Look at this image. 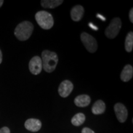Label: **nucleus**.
Listing matches in <instances>:
<instances>
[{"label":"nucleus","instance_id":"obj_1","mask_svg":"<svg viewBox=\"0 0 133 133\" xmlns=\"http://www.w3.org/2000/svg\"><path fill=\"white\" fill-rule=\"evenodd\" d=\"M43 69L48 73H51L56 69L58 64V57L56 52L44 50L41 53Z\"/></svg>","mask_w":133,"mask_h":133},{"label":"nucleus","instance_id":"obj_2","mask_svg":"<svg viewBox=\"0 0 133 133\" xmlns=\"http://www.w3.org/2000/svg\"><path fill=\"white\" fill-rule=\"evenodd\" d=\"M33 31V25L29 21L20 23L14 30L16 37L20 41L27 40L30 37Z\"/></svg>","mask_w":133,"mask_h":133},{"label":"nucleus","instance_id":"obj_3","mask_svg":"<svg viewBox=\"0 0 133 133\" xmlns=\"http://www.w3.org/2000/svg\"><path fill=\"white\" fill-rule=\"evenodd\" d=\"M35 20L38 24L43 29H51L54 25V19L52 16L47 11H41L36 12Z\"/></svg>","mask_w":133,"mask_h":133},{"label":"nucleus","instance_id":"obj_4","mask_svg":"<svg viewBox=\"0 0 133 133\" xmlns=\"http://www.w3.org/2000/svg\"><path fill=\"white\" fill-rule=\"evenodd\" d=\"M121 28V21L118 17H115L112 20L109 25L105 31V35L109 39H114L118 35Z\"/></svg>","mask_w":133,"mask_h":133},{"label":"nucleus","instance_id":"obj_5","mask_svg":"<svg viewBox=\"0 0 133 133\" xmlns=\"http://www.w3.org/2000/svg\"><path fill=\"white\" fill-rule=\"evenodd\" d=\"M81 40L86 49L91 53H94L97 49V43L93 36L86 32L81 34Z\"/></svg>","mask_w":133,"mask_h":133},{"label":"nucleus","instance_id":"obj_6","mask_svg":"<svg viewBox=\"0 0 133 133\" xmlns=\"http://www.w3.org/2000/svg\"><path fill=\"white\" fill-rule=\"evenodd\" d=\"M43 64L41 58L36 56L33 57L29 62V69L31 74L33 75L39 74L42 70Z\"/></svg>","mask_w":133,"mask_h":133},{"label":"nucleus","instance_id":"obj_7","mask_svg":"<svg viewBox=\"0 0 133 133\" xmlns=\"http://www.w3.org/2000/svg\"><path fill=\"white\" fill-rule=\"evenodd\" d=\"M74 89V84L69 80H64L60 84L58 92L62 97H68Z\"/></svg>","mask_w":133,"mask_h":133},{"label":"nucleus","instance_id":"obj_8","mask_svg":"<svg viewBox=\"0 0 133 133\" xmlns=\"http://www.w3.org/2000/svg\"><path fill=\"white\" fill-rule=\"evenodd\" d=\"M114 111L118 120L120 123L126 121L128 117V111L125 106L121 103H117L114 106Z\"/></svg>","mask_w":133,"mask_h":133},{"label":"nucleus","instance_id":"obj_9","mask_svg":"<svg viewBox=\"0 0 133 133\" xmlns=\"http://www.w3.org/2000/svg\"><path fill=\"white\" fill-rule=\"evenodd\" d=\"M25 127L30 131L36 132L41 129V122L38 119L30 118L25 123Z\"/></svg>","mask_w":133,"mask_h":133},{"label":"nucleus","instance_id":"obj_10","mask_svg":"<svg viewBox=\"0 0 133 133\" xmlns=\"http://www.w3.org/2000/svg\"><path fill=\"white\" fill-rule=\"evenodd\" d=\"M84 10L82 6L76 5L74 6L71 10L70 15L71 19L74 21L78 22L82 19L83 14H84Z\"/></svg>","mask_w":133,"mask_h":133},{"label":"nucleus","instance_id":"obj_11","mask_svg":"<svg viewBox=\"0 0 133 133\" xmlns=\"http://www.w3.org/2000/svg\"><path fill=\"white\" fill-rule=\"evenodd\" d=\"M133 68L131 65H126L124 66L123 69L120 75V78L124 82H128L132 78Z\"/></svg>","mask_w":133,"mask_h":133},{"label":"nucleus","instance_id":"obj_12","mask_svg":"<svg viewBox=\"0 0 133 133\" xmlns=\"http://www.w3.org/2000/svg\"><path fill=\"white\" fill-rule=\"evenodd\" d=\"M75 104L79 107H85L89 105L91 102V98L88 95L83 94L78 96L74 100Z\"/></svg>","mask_w":133,"mask_h":133},{"label":"nucleus","instance_id":"obj_13","mask_svg":"<svg viewBox=\"0 0 133 133\" xmlns=\"http://www.w3.org/2000/svg\"><path fill=\"white\" fill-rule=\"evenodd\" d=\"M106 106L104 101L98 100L94 103L92 107V112L94 115H100L104 113L105 111Z\"/></svg>","mask_w":133,"mask_h":133},{"label":"nucleus","instance_id":"obj_14","mask_svg":"<svg viewBox=\"0 0 133 133\" xmlns=\"http://www.w3.org/2000/svg\"><path fill=\"white\" fill-rule=\"evenodd\" d=\"M62 0H43L41 1V4L43 8L54 9L62 4Z\"/></svg>","mask_w":133,"mask_h":133},{"label":"nucleus","instance_id":"obj_15","mask_svg":"<svg viewBox=\"0 0 133 133\" xmlns=\"http://www.w3.org/2000/svg\"><path fill=\"white\" fill-rule=\"evenodd\" d=\"M86 117L85 115L82 113H78V114H76L74 117L71 119V123L73 125L75 126H79L81 124L84 123L85 121Z\"/></svg>","mask_w":133,"mask_h":133},{"label":"nucleus","instance_id":"obj_16","mask_svg":"<svg viewBox=\"0 0 133 133\" xmlns=\"http://www.w3.org/2000/svg\"><path fill=\"white\" fill-rule=\"evenodd\" d=\"M125 49L128 52H131L133 48V33L132 31H129L126 35L125 39Z\"/></svg>","mask_w":133,"mask_h":133},{"label":"nucleus","instance_id":"obj_17","mask_svg":"<svg viewBox=\"0 0 133 133\" xmlns=\"http://www.w3.org/2000/svg\"><path fill=\"white\" fill-rule=\"evenodd\" d=\"M81 133H95V132H94L92 129L89 128H84L82 129Z\"/></svg>","mask_w":133,"mask_h":133},{"label":"nucleus","instance_id":"obj_18","mask_svg":"<svg viewBox=\"0 0 133 133\" xmlns=\"http://www.w3.org/2000/svg\"><path fill=\"white\" fill-rule=\"evenodd\" d=\"M0 133H10V129L8 127H3L0 129Z\"/></svg>","mask_w":133,"mask_h":133},{"label":"nucleus","instance_id":"obj_19","mask_svg":"<svg viewBox=\"0 0 133 133\" xmlns=\"http://www.w3.org/2000/svg\"><path fill=\"white\" fill-rule=\"evenodd\" d=\"M129 20H130L131 22L133 23V9L132 8H131L130 11H129Z\"/></svg>","mask_w":133,"mask_h":133},{"label":"nucleus","instance_id":"obj_20","mask_svg":"<svg viewBox=\"0 0 133 133\" xmlns=\"http://www.w3.org/2000/svg\"><path fill=\"white\" fill-rule=\"evenodd\" d=\"M89 26H90V28H91V29L94 30H98V28L97 27V26L94 25H93L92 23H89Z\"/></svg>","mask_w":133,"mask_h":133},{"label":"nucleus","instance_id":"obj_21","mask_svg":"<svg viewBox=\"0 0 133 133\" xmlns=\"http://www.w3.org/2000/svg\"><path fill=\"white\" fill-rule=\"evenodd\" d=\"M97 17L99 18V19H101V20H102L103 21H105L106 20V19L104 17V16H102V15H101V14H97Z\"/></svg>","mask_w":133,"mask_h":133},{"label":"nucleus","instance_id":"obj_22","mask_svg":"<svg viewBox=\"0 0 133 133\" xmlns=\"http://www.w3.org/2000/svg\"><path fill=\"white\" fill-rule=\"evenodd\" d=\"M2 60H3V55H2V52H1V49H0V64H1V62H2Z\"/></svg>","mask_w":133,"mask_h":133},{"label":"nucleus","instance_id":"obj_23","mask_svg":"<svg viewBox=\"0 0 133 133\" xmlns=\"http://www.w3.org/2000/svg\"><path fill=\"white\" fill-rule=\"evenodd\" d=\"M3 3H4V1H3V0H0V8L1 7V6H2Z\"/></svg>","mask_w":133,"mask_h":133}]
</instances>
